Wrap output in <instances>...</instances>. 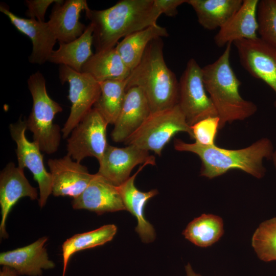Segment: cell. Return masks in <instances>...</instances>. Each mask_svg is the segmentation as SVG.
Here are the masks:
<instances>
[{"mask_svg": "<svg viewBox=\"0 0 276 276\" xmlns=\"http://www.w3.org/2000/svg\"><path fill=\"white\" fill-rule=\"evenodd\" d=\"M85 15L94 27L95 53L116 47L119 40L157 24L162 14L154 0H122L104 10H91Z\"/></svg>", "mask_w": 276, "mask_h": 276, "instance_id": "obj_1", "label": "cell"}, {"mask_svg": "<svg viewBox=\"0 0 276 276\" xmlns=\"http://www.w3.org/2000/svg\"><path fill=\"white\" fill-rule=\"evenodd\" d=\"M174 148L178 151L190 152L198 156L201 161L200 175L212 179L232 169H239L260 179L264 176V159H271L274 151L270 139L263 137L249 146L239 149H228L216 145H203L198 143H186L175 139Z\"/></svg>", "mask_w": 276, "mask_h": 276, "instance_id": "obj_2", "label": "cell"}, {"mask_svg": "<svg viewBox=\"0 0 276 276\" xmlns=\"http://www.w3.org/2000/svg\"><path fill=\"white\" fill-rule=\"evenodd\" d=\"M163 48L162 38L152 40L126 79V91L132 87L141 88L151 113L172 108L178 102L179 81L165 62Z\"/></svg>", "mask_w": 276, "mask_h": 276, "instance_id": "obj_3", "label": "cell"}, {"mask_svg": "<svg viewBox=\"0 0 276 276\" xmlns=\"http://www.w3.org/2000/svg\"><path fill=\"white\" fill-rule=\"evenodd\" d=\"M232 44L226 45L215 62L202 67L205 88L220 119L219 129L227 123L248 118L257 110L254 103L244 99L239 93L241 82L230 64Z\"/></svg>", "mask_w": 276, "mask_h": 276, "instance_id": "obj_4", "label": "cell"}, {"mask_svg": "<svg viewBox=\"0 0 276 276\" xmlns=\"http://www.w3.org/2000/svg\"><path fill=\"white\" fill-rule=\"evenodd\" d=\"M33 99L31 113L26 120L27 129L41 151L48 154L56 152L60 145L61 129L53 123L55 116L62 111L60 105L49 96L43 75L37 71L27 80Z\"/></svg>", "mask_w": 276, "mask_h": 276, "instance_id": "obj_5", "label": "cell"}, {"mask_svg": "<svg viewBox=\"0 0 276 276\" xmlns=\"http://www.w3.org/2000/svg\"><path fill=\"white\" fill-rule=\"evenodd\" d=\"M187 132L194 139L191 127L177 104L162 111L151 113L140 127L124 143L134 145L161 155L164 147L175 134Z\"/></svg>", "mask_w": 276, "mask_h": 276, "instance_id": "obj_6", "label": "cell"}, {"mask_svg": "<svg viewBox=\"0 0 276 276\" xmlns=\"http://www.w3.org/2000/svg\"><path fill=\"white\" fill-rule=\"evenodd\" d=\"M59 78L62 84H69L71 111L61 129L63 138L66 139L93 108L100 95L101 87L100 83L89 74L77 72L64 65H59Z\"/></svg>", "mask_w": 276, "mask_h": 276, "instance_id": "obj_7", "label": "cell"}, {"mask_svg": "<svg viewBox=\"0 0 276 276\" xmlns=\"http://www.w3.org/2000/svg\"><path fill=\"white\" fill-rule=\"evenodd\" d=\"M206 91L202 67L195 59L191 58L179 81L178 102L190 126L206 118L218 117L216 108Z\"/></svg>", "mask_w": 276, "mask_h": 276, "instance_id": "obj_8", "label": "cell"}, {"mask_svg": "<svg viewBox=\"0 0 276 276\" xmlns=\"http://www.w3.org/2000/svg\"><path fill=\"white\" fill-rule=\"evenodd\" d=\"M108 123L95 108H93L73 129L67 140V154L80 163L93 156L100 162L108 146Z\"/></svg>", "mask_w": 276, "mask_h": 276, "instance_id": "obj_9", "label": "cell"}, {"mask_svg": "<svg viewBox=\"0 0 276 276\" xmlns=\"http://www.w3.org/2000/svg\"><path fill=\"white\" fill-rule=\"evenodd\" d=\"M27 130L26 121L22 120L21 117L16 122L9 125L10 135L17 146L18 166L24 169L28 168L37 182L39 189L38 204L42 208L52 193V177L45 168L39 147L35 142H30L26 137Z\"/></svg>", "mask_w": 276, "mask_h": 276, "instance_id": "obj_10", "label": "cell"}, {"mask_svg": "<svg viewBox=\"0 0 276 276\" xmlns=\"http://www.w3.org/2000/svg\"><path fill=\"white\" fill-rule=\"evenodd\" d=\"M243 67L267 84L276 94V48L258 37L233 43ZM276 107V100L274 103Z\"/></svg>", "mask_w": 276, "mask_h": 276, "instance_id": "obj_11", "label": "cell"}, {"mask_svg": "<svg viewBox=\"0 0 276 276\" xmlns=\"http://www.w3.org/2000/svg\"><path fill=\"white\" fill-rule=\"evenodd\" d=\"M99 163L97 172L115 186L118 187L130 176L132 169L139 164L155 165V158L149 151L134 145L119 148L108 145Z\"/></svg>", "mask_w": 276, "mask_h": 276, "instance_id": "obj_12", "label": "cell"}, {"mask_svg": "<svg viewBox=\"0 0 276 276\" xmlns=\"http://www.w3.org/2000/svg\"><path fill=\"white\" fill-rule=\"evenodd\" d=\"M52 177V194L55 196L75 198L86 188L94 176L87 168L66 154L48 162Z\"/></svg>", "mask_w": 276, "mask_h": 276, "instance_id": "obj_13", "label": "cell"}, {"mask_svg": "<svg viewBox=\"0 0 276 276\" xmlns=\"http://www.w3.org/2000/svg\"><path fill=\"white\" fill-rule=\"evenodd\" d=\"M24 169L9 162L0 173V205L2 219L0 236L8 237L6 223L12 208L21 198L28 197L31 200L37 199V188L33 187L26 177Z\"/></svg>", "mask_w": 276, "mask_h": 276, "instance_id": "obj_14", "label": "cell"}, {"mask_svg": "<svg viewBox=\"0 0 276 276\" xmlns=\"http://www.w3.org/2000/svg\"><path fill=\"white\" fill-rule=\"evenodd\" d=\"M72 204L74 209L87 210L98 215L126 210L118 187L98 173L84 191L73 198Z\"/></svg>", "mask_w": 276, "mask_h": 276, "instance_id": "obj_15", "label": "cell"}, {"mask_svg": "<svg viewBox=\"0 0 276 276\" xmlns=\"http://www.w3.org/2000/svg\"><path fill=\"white\" fill-rule=\"evenodd\" d=\"M151 111L144 91L139 87L129 88L111 133L116 143L124 142L134 133L151 114Z\"/></svg>", "mask_w": 276, "mask_h": 276, "instance_id": "obj_16", "label": "cell"}, {"mask_svg": "<svg viewBox=\"0 0 276 276\" xmlns=\"http://www.w3.org/2000/svg\"><path fill=\"white\" fill-rule=\"evenodd\" d=\"M0 11L8 17L11 24L21 33L30 38L33 48L29 61L31 63L42 64L48 61L56 41L55 35L48 22L20 17L1 5Z\"/></svg>", "mask_w": 276, "mask_h": 276, "instance_id": "obj_17", "label": "cell"}, {"mask_svg": "<svg viewBox=\"0 0 276 276\" xmlns=\"http://www.w3.org/2000/svg\"><path fill=\"white\" fill-rule=\"evenodd\" d=\"M47 241L48 237H42L27 246L1 252L0 264L13 268L18 275H41L42 270L55 266L49 258L45 247Z\"/></svg>", "mask_w": 276, "mask_h": 276, "instance_id": "obj_18", "label": "cell"}, {"mask_svg": "<svg viewBox=\"0 0 276 276\" xmlns=\"http://www.w3.org/2000/svg\"><path fill=\"white\" fill-rule=\"evenodd\" d=\"M88 8L85 0H59L54 5L48 23L59 43H68L80 36L87 26L79 21Z\"/></svg>", "mask_w": 276, "mask_h": 276, "instance_id": "obj_19", "label": "cell"}, {"mask_svg": "<svg viewBox=\"0 0 276 276\" xmlns=\"http://www.w3.org/2000/svg\"><path fill=\"white\" fill-rule=\"evenodd\" d=\"M148 165H149L148 163L143 164L133 175L117 187L126 210L131 213L137 220L135 231L144 243L151 242L155 238L153 226L145 218L144 208L147 201L158 194V191L156 189L148 192L140 191L134 185V180L137 174Z\"/></svg>", "mask_w": 276, "mask_h": 276, "instance_id": "obj_20", "label": "cell"}, {"mask_svg": "<svg viewBox=\"0 0 276 276\" xmlns=\"http://www.w3.org/2000/svg\"><path fill=\"white\" fill-rule=\"evenodd\" d=\"M259 1L244 0L241 7L214 37L216 45L222 48L241 39L257 38V9Z\"/></svg>", "mask_w": 276, "mask_h": 276, "instance_id": "obj_21", "label": "cell"}, {"mask_svg": "<svg viewBox=\"0 0 276 276\" xmlns=\"http://www.w3.org/2000/svg\"><path fill=\"white\" fill-rule=\"evenodd\" d=\"M195 11L199 24L213 30L224 26L240 8L242 0H187Z\"/></svg>", "mask_w": 276, "mask_h": 276, "instance_id": "obj_22", "label": "cell"}, {"mask_svg": "<svg viewBox=\"0 0 276 276\" xmlns=\"http://www.w3.org/2000/svg\"><path fill=\"white\" fill-rule=\"evenodd\" d=\"M93 25L89 23L82 35L68 43H59L58 49L53 50L48 61L59 65H64L81 72L83 65L94 54Z\"/></svg>", "mask_w": 276, "mask_h": 276, "instance_id": "obj_23", "label": "cell"}, {"mask_svg": "<svg viewBox=\"0 0 276 276\" xmlns=\"http://www.w3.org/2000/svg\"><path fill=\"white\" fill-rule=\"evenodd\" d=\"M81 72L91 75L98 82L125 80L131 70L126 66L116 47L94 54L82 66Z\"/></svg>", "mask_w": 276, "mask_h": 276, "instance_id": "obj_24", "label": "cell"}, {"mask_svg": "<svg viewBox=\"0 0 276 276\" xmlns=\"http://www.w3.org/2000/svg\"><path fill=\"white\" fill-rule=\"evenodd\" d=\"M168 35L166 28L157 24L123 38L116 48L125 64L131 71L139 64L152 40Z\"/></svg>", "mask_w": 276, "mask_h": 276, "instance_id": "obj_25", "label": "cell"}, {"mask_svg": "<svg viewBox=\"0 0 276 276\" xmlns=\"http://www.w3.org/2000/svg\"><path fill=\"white\" fill-rule=\"evenodd\" d=\"M117 232L115 225L107 224L90 232L76 234L67 239L62 245L63 263L62 276H65L68 261L73 254L110 241Z\"/></svg>", "mask_w": 276, "mask_h": 276, "instance_id": "obj_26", "label": "cell"}, {"mask_svg": "<svg viewBox=\"0 0 276 276\" xmlns=\"http://www.w3.org/2000/svg\"><path fill=\"white\" fill-rule=\"evenodd\" d=\"M224 233L222 218L213 214H202L191 221L182 234L185 238L196 246H211Z\"/></svg>", "mask_w": 276, "mask_h": 276, "instance_id": "obj_27", "label": "cell"}, {"mask_svg": "<svg viewBox=\"0 0 276 276\" xmlns=\"http://www.w3.org/2000/svg\"><path fill=\"white\" fill-rule=\"evenodd\" d=\"M100 95L94 106L108 124H114L122 109L126 94L125 80L100 82Z\"/></svg>", "mask_w": 276, "mask_h": 276, "instance_id": "obj_28", "label": "cell"}, {"mask_svg": "<svg viewBox=\"0 0 276 276\" xmlns=\"http://www.w3.org/2000/svg\"><path fill=\"white\" fill-rule=\"evenodd\" d=\"M251 244L261 260L276 261V217L259 225L252 236Z\"/></svg>", "mask_w": 276, "mask_h": 276, "instance_id": "obj_29", "label": "cell"}, {"mask_svg": "<svg viewBox=\"0 0 276 276\" xmlns=\"http://www.w3.org/2000/svg\"><path fill=\"white\" fill-rule=\"evenodd\" d=\"M257 20L260 38L276 48V0L259 1Z\"/></svg>", "mask_w": 276, "mask_h": 276, "instance_id": "obj_30", "label": "cell"}, {"mask_svg": "<svg viewBox=\"0 0 276 276\" xmlns=\"http://www.w3.org/2000/svg\"><path fill=\"white\" fill-rule=\"evenodd\" d=\"M219 125L218 117L206 118L194 124L191 127L195 142L206 146L215 145Z\"/></svg>", "mask_w": 276, "mask_h": 276, "instance_id": "obj_31", "label": "cell"}, {"mask_svg": "<svg viewBox=\"0 0 276 276\" xmlns=\"http://www.w3.org/2000/svg\"><path fill=\"white\" fill-rule=\"evenodd\" d=\"M59 0H27L25 4L28 9L26 15L31 19L44 22V16L47 9L52 3Z\"/></svg>", "mask_w": 276, "mask_h": 276, "instance_id": "obj_32", "label": "cell"}, {"mask_svg": "<svg viewBox=\"0 0 276 276\" xmlns=\"http://www.w3.org/2000/svg\"><path fill=\"white\" fill-rule=\"evenodd\" d=\"M187 0H154L160 13L168 16H174L178 13V7Z\"/></svg>", "mask_w": 276, "mask_h": 276, "instance_id": "obj_33", "label": "cell"}, {"mask_svg": "<svg viewBox=\"0 0 276 276\" xmlns=\"http://www.w3.org/2000/svg\"><path fill=\"white\" fill-rule=\"evenodd\" d=\"M0 276H19V275L13 268L7 266H3L0 271Z\"/></svg>", "mask_w": 276, "mask_h": 276, "instance_id": "obj_34", "label": "cell"}, {"mask_svg": "<svg viewBox=\"0 0 276 276\" xmlns=\"http://www.w3.org/2000/svg\"><path fill=\"white\" fill-rule=\"evenodd\" d=\"M187 276H201L198 273H196L193 269L191 265L188 263L185 266Z\"/></svg>", "mask_w": 276, "mask_h": 276, "instance_id": "obj_35", "label": "cell"}, {"mask_svg": "<svg viewBox=\"0 0 276 276\" xmlns=\"http://www.w3.org/2000/svg\"><path fill=\"white\" fill-rule=\"evenodd\" d=\"M271 160H272L274 167L276 170V149L273 151Z\"/></svg>", "mask_w": 276, "mask_h": 276, "instance_id": "obj_36", "label": "cell"}]
</instances>
